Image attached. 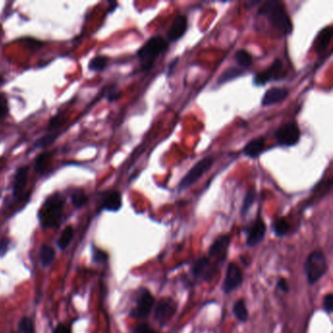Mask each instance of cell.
Returning a JSON list of instances; mask_svg holds the SVG:
<instances>
[{"label": "cell", "instance_id": "2", "mask_svg": "<svg viewBox=\"0 0 333 333\" xmlns=\"http://www.w3.org/2000/svg\"><path fill=\"white\" fill-rule=\"evenodd\" d=\"M65 197L59 193L46 198L39 212L40 226L43 229L58 227L63 218Z\"/></svg>", "mask_w": 333, "mask_h": 333}, {"label": "cell", "instance_id": "35", "mask_svg": "<svg viewBox=\"0 0 333 333\" xmlns=\"http://www.w3.org/2000/svg\"><path fill=\"white\" fill-rule=\"evenodd\" d=\"M322 306H323V310L326 312V313H332L333 311V294L328 293L326 294L323 298V303H322Z\"/></svg>", "mask_w": 333, "mask_h": 333}, {"label": "cell", "instance_id": "41", "mask_svg": "<svg viewBox=\"0 0 333 333\" xmlns=\"http://www.w3.org/2000/svg\"><path fill=\"white\" fill-rule=\"evenodd\" d=\"M178 61H179V59H178V58H175V59L173 60V61L170 63V65H169V67H168V76H169V77L173 74L174 69H175L177 64H178Z\"/></svg>", "mask_w": 333, "mask_h": 333}, {"label": "cell", "instance_id": "39", "mask_svg": "<svg viewBox=\"0 0 333 333\" xmlns=\"http://www.w3.org/2000/svg\"><path fill=\"white\" fill-rule=\"evenodd\" d=\"M9 240L8 239H1L0 240V255H4L8 249Z\"/></svg>", "mask_w": 333, "mask_h": 333}, {"label": "cell", "instance_id": "25", "mask_svg": "<svg viewBox=\"0 0 333 333\" xmlns=\"http://www.w3.org/2000/svg\"><path fill=\"white\" fill-rule=\"evenodd\" d=\"M108 63H109L108 57L100 55L90 60L88 68L92 72H103L108 67Z\"/></svg>", "mask_w": 333, "mask_h": 333}, {"label": "cell", "instance_id": "22", "mask_svg": "<svg viewBox=\"0 0 333 333\" xmlns=\"http://www.w3.org/2000/svg\"><path fill=\"white\" fill-rule=\"evenodd\" d=\"M55 250L48 245H43L40 249V263L43 267H49L55 259Z\"/></svg>", "mask_w": 333, "mask_h": 333}, {"label": "cell", "instance_id": "32", "mask_svg": "<svg viewBox=\"0 0 333 333\" xmlns=\"http://www.w3.org/2000/svg\"><path fill=\"white\" fill-rule=\"evenodd\" d=\"M59 136V132H53V133H47L45 136L40 138V140H38V142L35 145V148H46L48 146H50L51 144L54 143V141H56V139Z\"/></svg>", "mask_w": 333, "mask_h": 333}, {"label": "cell", "instance_id": "12", "mask_svg": "<svg viewBox=\"0 0 333 333\" xmlns=\"http://www.w3.org/2000/svg\"><path fill=\"white\" fill-rule=\"evenodd\" d=\"M230 243L231 238L229 235H221L216 238L209 248V258L214 259L216 262H223L227 257Z\"/></svg>", "mask_w": 333, "mask_h": 333}, {"label": "cell", "instance_id": "29", "mask_svg": "<svg viewBox=\"0 0 333 333\" xmlns=\"http://www.w3.org/2000/svg\"><path fill=\"white\" fill-rule=\"evenodd\" d=\"M73 236H74V229L72 226H69L64 230V232L62 233L59 240L57 242L60 248L65 249L70 244L71 240L73 239Z\"/></svg>", "mask_w": 333, "mask_h": 333}, {"label": "cell", "instance_id": "5", "mask_svg": "<svg viewBox=\"0 0 333 333\" xmlns=\"http://www.w3.org/2000/svg\"><path fill=\"white\" fill-rule=\"evenodd\" d=\"M214 158L213 157H206L196 162L195 166H193L188 173L182 178L179 184V190H187L192 185L196 184V182L203 176L213 165Z\"/></svg>", "mask_w": 333, "mask_h": 333}, {"label": "cell", "instance_id": "30", "mask_svg": "<svg viewBox=\"0 0 333 333\" xmlns=\"http://www.w3.org/2000/svg\"><path fill=\"white\" fill-rule=\"evenodd\" d=\"M255 198H256V191L254 189H250L246 192L243 202H242V206H241V214L244 215L245 213H247L250 209V207L253 205L254 203Z\"/></svg>", "mask_w": 333, "mask_h": 333}, {"label": "cell", "instance_id": "6", "mask_svg": "<svg viewBox=\"0 0 333 333\" xmlns=\"http://www.w3.org/2000/svg\"><path fill=\"white\" fill-rule=\"evenodd\" d=\"M276 142L281 147H292L295 146L301 137V132L297 124L289 122L281 125L274 132Z\"/></svg>", "mask_w": 333, "mask_h": 333}, {"label": "cell", "instance_id": "9", "mask_svg": "<svg viewBox=\"0 0 333 333\" xmlns=\"http://www.w3.org/2000/svg\"><path fill=\"white\" fill-rule=\"evenodd\" d=\"M176 311V302L171 298H163L156 307L155 317L159 324L165 325L174 316Z\"/></svg>", "mask_w": 333, "mask_h": 333}, {"label": "cell", "instance_id": "26", "mask_svg": "<svg viewBox=\"0 0 333 333\" xmlns=\"http://www.w3.org/2000/svg\"><path fill=\"white\" fill-rule=\"evenodd\" d=\"M274 235L277 237H282L286 234H288L290 230V225L284 218H279L274 221V226H273Z\"/></svg>", "mask_w": 333, "mask_h": 333}, {"label": "cell", "instance_id": "4", "mask_svg": "<svg viewBox=\"0 0 333 333\" xmlns=\"http://www.w3.org/2000/svg\"><path fill=\"white\" fill-rule=\"evenodd\" d=\"M304 268L308 282L310 284L315 283L327 272L328 266L325 255L321 250H314L308 256Z\"/></svg>", "mask_w": 333, "mask_h": 333}, {"label": "cell", "instance_id": "14", "mask_svg": "<svg viewBox=\"0 0 333 333\" xmlns=\"http://www.w3.org/2000/svg\"><path fill=\"white\" fill-rule=\"evenodd\" d=\"M187 30H188V18L184 15L177 16L167 32V40L170 42H175L184 37Z\"/></svg>", "mask_w": 333, "mask_h": 333}, {"label": "cell", "instance_id": "27", "mask_svg": "<svg viewBox=\"0 0 333 333\" xmlns=\"http://www.w3.org/2000/svg\"><path fill=\"white\" fill-rule=\"evenodd\" d=\"M234 313L237 320L244 322L248 318V311L243 300H237L234 305Z\"/></svg>", "mask_w": 333, "mask_h": 333}, {"label": "cell", "instance_id": "40", "mask_svg": "<svg viewBox=\"0 0 333 333\" xmlns=\"http://www.w3.org/2000/svg\"><path fill=\"white\" fill-rule=\"evenodd\" d=\"M53 333H71L70 329L68 326H66L65 324H59L55 329Z\"/></svg>", "mask_w": 333, "mask_h": 333}, {"label": "cell", "instance_id": "19", "mask_svg": "<svg viewBox=\"0 0 333 333\" xmlns=\"http://www.w3.org/2000/svg\"><path fill=\"white\" fill-rule=\"evenodd\" d=\"M265 145H266L265 137L253 139L244 147L243 154L250 158H257L263 153Z\"/></svg>", "mask_w": 333, "mask_h": 333}, {"label": "cell", "instance_id": "23", "mask_svg": "<svg viewBox=\"0 0 333 333\" xmlns=\"http://www.w3.org/2000/svg\"><path fill=\"white\" fill-rule=\"evenodd\" d=\"M235 60L236 64L242 70L249 68L252 65V62H253L252 56L244 49H240V50L235 52Z\"/></svg>", "mask_w": 333, "mask_h": 333}, {"label": "cell", "instance_id": "21", "mask_svg": "<svg viewBox=\"0 0 333 333\" xmlns=\"http://www.w3.org/2000/svg\"><path fill=\"white\" fill-rule=\"evenodd\" d=\"M244 74H245V71L240 68H237V67L229 68L218 78L217 85H222L227 82H230L239 77H242Z\"/></svg>", "mask_w": 333, "mask_h": 333}, {"label": "cell", "instance_id": "24", "mask_svg": "<svg viewBox=\"0 0 333 333\" xmlns=\"http://www.w3.org/2000/svg\"><path fill=\"white\" fill-rule=\"evenodd\" d=\"M66 120H67V117L64 112H59L58 114H56L48 122V126H47L48 133L59 132L60 127L65 124Z\"/></svg>", "mask_w": 333, "mask_h": 333}, {"label": "cell", "instance_id": "33", "mask_svg": "<svg viewBox=\"0 0 333 333\" xmlns=\"http://www.w3.org/2000/svg\"><path fill=\"white\" fill-rule=\"evenodd\" d=\"M19 329L22 333H36L33 320L27 316L22 317L19 322Z\"/></svg>", "mask_w": 333, "mask_h": 333}, {"label": "cell", "instance_id": "10", "mask_svg": "<svg viewBox=\"0 0 333 333\" xmlns=\"http://www.w3.org/2000/svg\"><path fill=\"white\" fill-rule=\"evenodd\" d=\"M242 281L243 275L239 267L235 263H230L227 268L225 280L223 282V290L225 293L229 294L234 291L241 285Z\"/></svg>", "mask_w": 333, "mask_h": 333}, {"label": "cell", "instance_id": "16", "mask_svg": "<svg viewBox=\"0 0 333 333\" xmlns=\"http://www.w3.org/2000/svg\"><path fill=\"white\" fill-rule=\"evenodd\" d=\"M29 171L30 167L28 165H23L16 170L12 185V192L14 197L20 196L21 194L24 192L29 180Z\"/></svg>", "mask_w": 333, "mask_h": 333}, {"label": "cell", "instance_id": "31", "mask_svg": "<svg viewBox=\"0 0 333 333\" xmlns=\"http://www.w3.org/2000/svg\"><path fill=\"white\" fill-rule=\"evenodd\" d=\"M105 97L109 102H116L121 96V91L117 84H111L104 90Z\"/></svg>", "mask_w": 333, "mask_h": 333}, {"label": "cell", "instance_id": "11", "mask_svg": "<svg viewBox=\"0 0 333 333\" xmlns=\"http://www.w3.org/2000/svg\"><path fill=\"white\" fill-rule=\"evenodd\" d=\"M192 273L196 277H200L205 281H210L216 275L217 268L214 264L211 263L209 258L203 257L195 262Z\"/></svg>", "mask_w": 333, "mask_h": 333}, {"label": "cell", "instance_id": "3", "mask_svg": "<svg viewBox=\"0 0 333 333\" xmlns=\"http://www.w3.org/2000/svg\"><path fill=\"white\" fill-rule=\"evenodd\" d=\"M168 49V42L161 37H153L148 40L137 52L143 71L153 68L155 61Z\"/></svg>", "mask_w": 333, "mask_h": 333}, {"label": "cell", "instance_id": "28", "mask_svg": "<svg viewBox=\"0 0 333 333\" xmlns=\"http://www.w3.org/2000/svg\"><path fill=\"white\" fill-rule=\"evenodd\" d=\"M71 198H72L73 204L78 208L84 206L88 201V196H86L84 191L81 189H75L72 192Z\"/></svg>", "mask_w": 333, "mask_h": 333}, {"label": "cell", "instance_id": "15", "mask_svg": "<svg viewBox=\"0 0 333 333\" xmlns=\"http://www.w3.org/2000/svg\"><path fill=\"white\" fill-rule=\"evenodd\" d=\"M122 206L121 194L118 191H107L102 198L101 208L104 210L117 212Z\"/></svg>", "mask_w": 333, "mask_h": 333}, {"label": "cell", "instance_id": "20", "mask_svg": "<svg viewBox=\"0 0 333 333\" xmlns=\"http://www.w3.org/2000/svg\"><path fill=\"white\" fill-rule=\"evenodd\" d=\"M52 159L51 152H43L38 156L35 160V170L39 174H44L47 172Z\"/></svg>", "mask_w": 333, "mask_h": 333}, {"label": "cell", "instance_id": "37", "mask_svg": "<svg viewBox=\"0 0 333 333\" xmlns=\"http://www.w3.org/2000/svg\"><path fill=\"white\" fill-rule=\"evenodd\" d=\"M93 258H94V261H96V262H104L108 259V255L106 252L95 248L94 252H93Z\"/></svg>", "mask_w": 333, "mask_h": 333}, {"label": "cell", "instance_id": "34", "mask_svg": "<svg viewBox=\"0 0 333 333\" xmlns=\"http://www.w3.org/2000/svg\"><path fill=\"white\" fill-rule=\"evenodd\" d=\"M9 114V105L7 97L0 93V122L3 121Z\"/></svg>", "mask_w": 333, "mask_h": 333}, {"label": "cell", "instance_id": "17", "mask_svg": "<svg viewBox=\"0 0 333 333\" xmlns=\"http://www.w3.org/2000/svg\"><path fill=\"white\" fill-rule=\"evenodd\" d=\"M288 96V90L285 87H272L266 91L265 95L262 98V106H272L274 104L280 103Z\"/></svg>", "mask_w": 333, "mask_h": 333}, {"label": "cell", "instance_id": "36", "mask_svg": "<svg viewBox=\"0 0 333 333\" xmlns=\"http://www.w3.org/2000/svg\"><path fill=\"white\" fill-rule=\"evenodd\" d=\"M134 333H158L157 330H155L153 327H151L147 323H142L139 324L137 327L135 328Z\"/></svg>", "mask_w": 333, "mask_h": 333}, {"label": "cell", "instance_id": "8", "mask_svg": "<svg viewBox=\"0 0 333 333\" xmlns=\"http://www.w3.org/2000/svg\"><path fill=\"white\" fill-rule=\"evenodd\" d=\"M283 76V64L280 60L275 59L267 70L255 76L253 84L256 86H262L272 80H278Z\"/></svg>", "mask_w": 333, "mask_h": 333}, {"label": "cell", "instance_id": "38", "mask_svg": "<svg viewBox=\"0 0 333 333\" xmlns=\"http://www.w3.org/2000/svg\"><path fill=\"white\" fill-rule=\"evenodd\" d=\"M276 287H277V289H279L280 291H283V292H288V290H289V287H288V284H287V281L285 278H279L276 283Z\"/></svg>", "mask_w": 333, "mask_h": 333}, {"label": "cell", "instance_id": "18", "mask_svg": "<svg viewBox=\"0 0 333 333\" xmlns=\"http://www.w3.org/2000/svg\"><path fill=\"white\" fill-rule=\"evenodd\" d=\"M331 39H332L331 27L328 26V27H325L324 29H322L319 32V34L317 35L315 41H314V49H315L316 53H318V54L323 53L329 46V44L331 42Z\"/></svg>", "mask_w": 333, "mask_h": 333}, {"label": "cell", "instance_id": "13", "mask_svg": "<svg viewBox=\"0 0 333 333\" xmlns=\"http://www.w3.org/2000/svg\"><path fill=\"white\" fill-rule=\"evenodd\" d=\"M267 227L265 222L261 218H257L247 231L246 244L250 247H253L259 244L264 239Z\"/></svg>", "mask_w": 333, "mask_h": 333}, {"label": "cell", "instance_id": "7", "mask_svg": "<svg viewBox=\"0 0 333 333\" xmlns=\"http://www.w3.org/2000/svg\"><path fill=\"white\" fill-rule=\"evenodd\" d=\"M155 304V298L147 288H142L138 292L136 307L130 313L131 317L145 318L152 312Z\"/></svg>", "mask_w": 333, "mask_h": 333}, {"label": "cell", "instance_id": "1", "mask_svg": "<svg viewBox=\"0 0 333 333\" xmlns=\"http://www.w3.org/2000/svg\"><path fill=\"white\" fill-rule=\"evenodd\" d=\"M258 13L264 16L282 35H291L293 26L282 2L278 0L265 1L259 8Z\"/></svg>", "mask_w": 333, "mask_h": 333}]
</instances>
